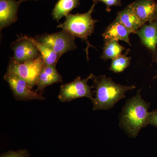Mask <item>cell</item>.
<instances>
[{
  "label": "cell",
  "mask_w": 157,
  "mask_h": 157,
  "mask_svg": "<svg viewBox=\"0 0 157 157\" xmlns=\"http://www.w3.org/2000/svg\"><path fill=\"white\" fill-rule=\"evenodd\" d=\"M94 88L96 89L95 97L92 101L94 110H107L112 108L121 99L125 97L128 91L135 89L131 86L117 84L105 75L97 76L93 75Z\"/></svg>",
  "instance_id": "obj_1"
},
{
  "label": "cell",
  "mask_w": 157,
  "mask_h": 157,
  "mask_svg": "<svg viewBox=\"0 0 157 157\" xmlns=\"http://www.w3.org/2000/svg\"><path fill=\"white\" fill-rule=\"evenodd\" d=\"M149 107V104L143 100L140 90L127 101L121 114L120 125L129 136L136 137L140 129L148 125Z\"/></svg>",
  "instance_id": "obj_2"
},
{
  "label": "cell",
  "mask_w": 157,
  "mask_h": 157,
  "mask_svg": "<svg viewBox=\"0 0 157 157\" xmlns=\"http://www.w3.org/2000/svg\"><path fill=\"white\" fill-rule=\"evenodd\" d=\"M96 5L95 3H94L86 13L68 14L66 17L64 22L57 26L58 28L62 29L74 37L80 38L86 41L88 46L87 49L90 46L93 47L87 39L94 32L95 24L98 21L93 19L92 17V14Z\"/></svg>",
  "instance_id": "obj_3"
},
{
  "label": "cell",
  "mask_w": 157,
  "mask_h": 157,
  "mask_svg": "<svg viewBox=\"0 0 157 157\" xmlns=\"http://www.w3.org/2000/svg\"><path fill=\"white\" fill-rule=\"evenodd\" d=\"M44 64L41 55L35 59L24 63H17L13 57L11 58L7 72L24 79L33 89L36 86L37 78Z\"/></svg>",
  "instance_id": "obj_4"
},
{
  "label": "cell",
  "mask_w": 157,
  "mask_h": 157,
  "mask_svg": "<svg viewBox=\"0 0 157 157\" xmlns=\"http://www.w3.org/2000/svg\"><path fill=\"white\" fill-rule=\"evenodd\" d=\"M35 39L51 48L60 57L66 52L77 48L75 42L76 37L63 30L54 33L38 35Z\"/></svg>",
  "instance_id": "obj_5"
},
{
  "label": "cell",
  "mask_w": 157,
  "mask_h": 157,
  "mask_svg": "<svg viewBox=\"0 0 157 157\" xmlns=\"http://www.w3.org/2000/svg\"><path fill=\"white\" fill-rule=\"evenodd\" d=\"M93 74L85 79H82L78 76L73 81L60 86V92L58 96L59 100L62 102H70L77 98L86 97L92 101L94 100L91 89L94 86H90L88 81L92 78Z\"/></svg>",
  "instance_id": "obj_6"
},
{
  "label": "cell",
  "mask_w": 157,
  "mask_h": 157,
  "mask_svg": "<svg viewBox=\"0 0 157 157\" xmlns=\"http://www.w3.org/2000/svg\"><path fill=\"white\" fill-rule=\"evenodd\" d=\"M4 78L9 83L10 89L16 100L28 101L45 99L42 94L33 90L27 82L18 76L6 72Z\"/></svg>",
  "instance_id": "obj_7"
},
{
  "label": "cell",
  "mask_w": 157,
  "mask_h": 157,
  "mask_svg": "<svg viewBox=\"0 0 157 157\" xmlns=\"http://www.w3.org/2000/svg\"><path fill=\"white\" fill-rule=\"evenodd\" d=\"M11 47L14 52V59L19 63L35 59L40 55L36 46L32 41L31 37L20 36L16 41L12 42Z\"/></svg>",
  "instance_id": "obj_8"
},
{
  "label": "cell",
  "mask_w": 157,
  "mask_h": 157,
  "mask_svg": "<svg viewBox=\"0 0 157 157\" xmlns=\"http://www.w3.org/2000/svg\"><path fill=\"white\" fill-rule=\"evenodd\" d=\"M21 0H0V29L6 28L17 20Z\"/></svg>",
  "instance_id": "obj_9"
},
{
  "label": "cell",
  "mask_w": 157,
  "mask_h": 157,
  "mask_svg": "<svg viewBox=\"0 0 157 157\" xmlns=\"http://www.w3.org/2000/svg\"><path fill=\"white\" fill-rule=\"evenodd\" d=\"M143 25L157 16V4L153 0H137L129 5Z\"/></svg>",
  "instance_id": "obj_10"
},
{
  "label": "cell",
  "mask_w": 157,
  "mask_h": 157,
  "mask_svg": "<svg viewBox=\"0 0 157 157\" xmlns=\"http://www.w3.org/2000/svg\"><path fill=\"white\" fill-rule=\"evenodd\" d=\"M62 82V77L57 70L56 67L44 64L36 83L37 89L36 91L42 94L45 87L58 82Z\"/></svg>",
  "instance_id": "obj_11"
},
{
  "label": "cell",
  "mask_w": 157,
  "mask_h": 157,
  "mask_svg": "<svg viewBox=\"0 0 157 157\" xmlns=\"http://www.w3.org/2000/svg\"><path fill=\"white\" fill-rule=\"evenodd\" d=\"M130 33L126 28L116 17L107 27L102 36L105 42L111 40L123 41L131 45L129 39Z\"/></svg>",
  "instance_id": "obj_12"
},
{
  "label": "cell",
  "mask_w": 157,
  "mask_h": 157,
  "mask_svg": "<svg viewBox=\"0 0 157 157\" xmlns=\"http://www.w3.org/2000/svg\"><path fill=\"white\" fill-rule=\"evenodd\" d=\"M136 34L141 39V42L147 48L153 52L156 50L157 45V23L151 22L144 25Z\"/></svg>",
  "instance_id": "obj_13"
},
{
  "label": "cell",
  "mask_w": 157,
  "mask_h": 157,
  "mask_svg": "<svg viewBox=\"0 0 157 157\" xmlns=\"http://www.w3.org/2000/svg\"><path fill=\"white\" fill-rule=\"evenodd\" d=\"M117 18L131 33H136L143 25L129 5L122 11L118 12Z\"/></svg>",
  "instance_id": "obj_14"
},
{
  "label": "cell",
  "mask_w": 157,
  "mask_h": 157,
  "mask_svg": "<svg viewBox=\"0 0 157 157\" xmlns=\"http://www.w3.org/2000/svg\"><path fill=\"white\" fill-rule=\"evenodd\" d=\"M79 5V0H59L52 10V15L54 20L59 22L62 17H67Z\"/></svg>",
  "instance_id": "obj_15"
},
{
  "label": "cell",
  "mask_w": 157,
  "mask_h": 157,
  "mask_svg": "<svg viewBox=\"0 0 157 157\" xmlns=\"http://www.w3.org/2000/svg\"><path fill=\"white\" fill-rule=\"evenodd\" d=\"M31 39L38 48L40 55L44 60L45 65L56 67L60 58L59 55L48 46L38 42L35 38L31 37Z\"/></svg>",
  "instance_id": "obj_16"
},
{
  "label": "cell",
  "mask_w": 157,
  "mask_h": 157,
  "mask_svg": "<svg viewBox=\"0 0 157 157\" xmlns=\"http://www.w3.org/2000/svg\"><path fill=\"white\" fill-rule=\"evenodd\" d=\"M124 49V47L121 45L118 41L114 40L107 41L104 44L101 58L105 60L110 59H113L121 55Z\"/></svg>",
  "instance_id": "obj_17"
},
{
  "label": "cell",
  "mask_w": 157,
  "mask_h": 157,
  "mask_svg": "<svg viewBox=\"0 0 157 157\" xmlns=\"http://www.w3.org/2000/svg\"><path fill=\"white\" fill-rule=\"evenodd\" d=\"M131 60V57L126 56L125 55H121L112 59L109 70L115 73H121L128 67Z\"/></svg>",
  "instance_id": "obj_18"
},
{
  "label": "cell",
  "mask_w": 157,
  "mask_h": 157,
  "mask_svg": "<svg viewBox=\"0 0 157 157\" xmlns=\"http://www.w3.org/2000/svg\"><path fill=\"white\" fill-rule=\"evenodd\" d=\"M30 154L26 149H21L17 151H10L1 155L0 157H29Z\"/></svg>",
  "instance_id": "obj_19"
},
{
  "label": "cell",
  "mask_w": 157,
  "mask_h": 157,
  "mask_svg": "<svg viewBox=\"0 0 157 157\" xmlns=\"http://www.w3.org/2000/svg\"><path fill=\"white\" fill-rule=\"evenodd\" d=\"M94 3H97L101 2L104 3L107 6L106 10L107 11H111V7L112 6H121V0H92Z\"/></svg>",
  "instance_id": "obj_20"
},
{
  "label": "cell",
  "mask_w": 157,
  "mask_h": 157,
  "mask_svg": "<svg viewBox=\"0 0 157 157\" xmlns=\"http://www.w3.org/2000/svg\"><path fill=\"white\" fill-rule=\"evenodd\" d=\"M147 124L157 127V109L149 112L147 120Z\"/></svg>",
  "instance_id": "obj_21"
},
{
  "label": "cell",
  "mask_w": 157,
  "mask_h": 157,
  "mask_svg": "<svg viewBox=\"0 0 157 157\" xmlns=\"http://www.w3.org/2000/svg\"><path fill=\"white\" fill-rule=\"evenodd\" d=\"M22 2H26V1H41V0H21Z\"/></svg>",
  "instance_id": "obj_22"
}]
</instances>
